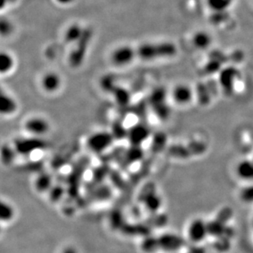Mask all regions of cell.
I'll return each instance as SVG.
<instances>
[{"instance_id":"cell-20","label":"cell","mask_w":253,"mask_h":253,"mask_svg":"<svg viewBox=\"0 0 253 253\" xmlns=\"http://www.w3.org/2000/svg\"><path fill=\"white\" fill-rule=\"evenodd\" d=\"M15 152L16 151H15L14 149L12 150V148H10L9 146H3L1 149V151H0L1 161L4 164H7V165L11 163L14 159Z\"/></svg>"},{"instance_id":"cell-3","label":"cell","mask_w":253,"mask_h":253,"mask_svg":"<svg viewBox=\"0 0 253 253\" xmlns=\"http://www.w3.org/2000/svg\"><path fill=\"white\" fill-rule=\"evenodd\" d=\"M115 140L112 132L109 131H97L91 134L88 137L86 145L88 148L94 153H101L106 151Z\"/></svg>"},{"instance_id":"cell-8","label":"cell","mask_w":253,"mask_h":253,"mask_svg":"<svg viewBox=\"0 0 253 253\" xmlns=\"http://www.w3.org/2000/svg\"><path fill=\"white\" fill-rule=\"evenodd\" d=\"M150 133L151 131L148 126L142 124H137L129 129L126 135L132 146H140L141 144L143 143L148 138Z\"/></svg>"},{"instance_id":"cell-13","label":"cell","mask_w":253,"mask_h":253,"mask_svg":"<svg viewBox=\"0 0 253 253\" xmlns=\"http://www.w3.org/2000/svg\"><path fill=\"white\" fill-rule=\"evenodd\" d=\"M237 175L243 180H253V162L250 161H241L236 168Z\"/></svg>"},{"instance_id":"cell-12","label":"cell","mask_w":253,"mask_h":253,"mask_svg":"<svg viewBox=\"0 0 253 253\" xmlns=\"http://www.w3.org/2000/svg\"><path fill=\"white\" fill-rule=\"evenodd\" d=\"M17 110V104L14 99L3 91L0 93V115H12Z\"/></svg>"},{"instance_id":"cell-5","label":"cell","mask_w":253,"mask_h":253,"mask_svg":"<svg viewBox=\"0 0 253 253\" xmlns=\"http://www.w3.org/2000/svg\"><path fill=\"white\" fill-rule=\"evenodd\" d=\"M135 58L136 49L129 45H123L113 51L111 62L118 67H125L132 63Z\"/></svg>"},{"instance_id":"cell-23","label":"cell","mask_w":253,"mask_h":253,"mask_svg":"<svg viewBox=\"0 0 253 253\" xmlns=\"http://www.w3.org/2000/svg\"><path fill=\"white\" fill-rule=\"evenodd\" d=\"M244 197H248V198H253V186H250L249 188L244 189L243 192Z\"/></svg>"},{"instance_id":"cell-24","label":"cell","mask_w":253,"mask_h":253,"mask_svg":"<svg viewBox=\"0 0 253 253\" xmlns=\"http://www.w3.org/2000/svg\"><path fill=\"white\" fill-rule=\"evenodd\" d=\"M7 4H8L7 0H0V11L4 9Z\"/></svg>"},{"instance_id":"cell-27","label":"cell","mask_w":253,"mask_h":253,"mask_svg":"<svg viewBox=\"0 0 253 253\" xmlns=\"http://www.w3.org/2000/svg\"><path fill=\"white\" fill-rule=\"evenodd\" d=\"M16 1H17V0H7L8 3H12V2H15Z\"/></svg>"},{"instance_id":"cell-14","label":"cell","mask_w":253,"mask_h":253,"mask_svg":"<svg viewBox=\"0 0 253 253\" xmlns=\"http://www.w3.org/2000/svg\"><path fill=\"white\" fill-rule=\"evenodd\" d=\"M14 59L9 53L0 51V74L9 73L14 67Z\"/></svg>"},{"instance_id":"cell-10","label":"cell","mask_w":253,"mask_h":253,"mask_svg":"<svg viewBox=\"0 0 253 253\" xmlns=\"http://www.w3.org/2000/svg\"><path fill=\"white\" fill-rule=\"evenodd\" d=\"M239 72L234 68H228L219 75V83L226 93H231L234 90V84L239 77Z\"/></svg>"},{"instance_id":"cell-7","label":"cell","mask_w":253,"mask_h":253,"mask_svg":"<svg viewBox=\"0 0 253 253\" xmlns=\"http://www.w3.org/2000/svg\"><path fill=\"white\" fill-rule=\"evenodd\" d=\"M25 129L35 136H43L50 129V125L45 119L42 117H32L25 123Z\"/></svg>"},{"instance_id":"cell-18","label":"cell","mask_w":253,"mask_h":253,"mask_svg":"<svg viewBox=\"0 0 253 253\" xmlns=\"http://www.w3.org/2000/svg\"><path fill=\"white\" fill-rule=\"evenodd\" d=\"M145 203L149 210L156 211L161 207V198L155 192H152L145 198Z\"/></svg>"},{"instance_id":"cell-6","label":"cell","mask_w":253,"mask_h":253,"mask_svg":"<svg viewBox=\"0 0 253 253\" xmlns=\"http://www.w3.org/2000/svg\"><path fill=\"white\" fill-rule=\"evenodd\" d=\"M152 108L156 115L158 117L165 118L168 117L169 115L168 105L166 103V93L162 88H159L155 90L153 93H151V98H150Z\"/></svg>"},{"instance_id":"cell-17","label":"cell","mask_w":253,"mask_h":253,"mask_svg":"<svg viewBox=\"0 0 253 253\" xmlns=\"http://www.w3.org/2000/svg\"><path fill=\"white\" fill-rule=\"evenodd\" d=\"M14 216V211L9 204L0 199V221H9Z\"/></svg>"},{"instance_id":"cell-26","label":"cell","mask_w":253,"mask_h":253,"mask_svg":"<svg viewBox=\"0 0 253 253\" xmlns=\"http://www.w3.org/2000/svg\"><path fill=\"white\" fill-rule=\"evenodd\" d=\"M63 253H77V252L75 251V249H72V248H68V249H66L64 250Z\"/></svg>"},{"instance_id":"cell-21","label":"cell","mask_w":253,"mask_h":253,"mask_svg":"<svg viewBox=\"0 0 253 253\" xmlns=\"http://www.w3.org/2000/svg\"><path fill=\"white\" fill-rule=\"evenodd\" d=\"M13 27L12 23L5 19H0V37H7L12 33Z\"/></svg>"},{"instance_id":"cell-1","label":"cell","mask_w":253,"mask_h":253,"mask_svg":"<svg viewBox=\"0 0 253 253\" xmlns=\"http://www.w3.org/2000/svg\"><path fill=\"white\" fill-rule=\"evenodd\" d=\"M177 53V48L170 42L161 43H145L136 49V55L142 60H154V59L169 58Z\"/></svg>"},{"instance_id":"cell-15","label":"cell","mask_w":253,"mask_h":253,"mask_svg":"<svg viewBox=\"0 0 253 253\" xmlns=\"http://www.w3.org/2000/svg\"><path fill=\"white\" fill-rule=\"evenodd\" d=\"M83 28L78 24H73L66 31L65 41L68 43H76L80 39L83 32Z\"/></svg>"},{"instance_id":"cell-9","label":"cell","mask_w":253,"mask_h":253,"mask_svg":"<svg viewBox=\"0 0 253 253\" xmlns=\"http://www.w3.org/2000/svg\"><path fill=\"white\" fill-rule=\"evenodd\" d=\"M42 86L44 91L54 93L60 89L62 79L58 73L50 72L44 74L42 78Z\"/></svg>"},{"instance_id":"cell-28","label":"cell","mask_w":253,"mask_h":253,"mask_svg":"<svg viewBox=\"0 0 253 253\" xmlns=\"http://www.w3.org/2000/svg\"><path fill=\"white\" fill-rule=\"evenodd\" d=\"M2 88H1V86H0V93H2Z\"/></svg>"},{"instance_id":"cell-22","label":"cell","mask_w":253,"mask_h":253,"mask_svg":"<svg viewBox=\"0 0 253 253\" xmlns=\"http://www.w3.org/2000/svg\"><path fill=\"white\" fill-rule=\"evenodd\" d=\"M53 192H54L51 193V199L52 201H54V202L60 199L63 194V191L61 188H54Z\"/></svg>"},{"instance_id":"cell-16","label":"cell","mask_w":253,"mask_h":253,"mask_svg":"<svg viewBox=\"0 0 253 253\" xmlns=\"http://www.w3.org/2000/svg\"><path fill=\"white\" fill-rule=\"evenodd\" d=\"M51 177L48 173H43L37 178L36 181V188L41 192H44L51 188Z\"/></svg>"},{"instance_id":"cell-25","label":"cell","mask_w":253,"mask_h":253,"mask_svg":"<svg viewBox=\"0 0 253 253\" xmlns=\"http://www.w3.org/2000/svg\"><path fill=\"white\" fill-rule=\"evenodd\" d=\"M57 2L61 3V4H68L73 2V0H56Z\"/></svg>"},{"instance_id":"cell-4","label":"cell","mask_w":253,"mask_h":253,"mask_svg":"<svg viewBox=\"0 0 253 253\" xmlns=\"http://www.w3.org/2000/svg\"><path fill=\"white\" fill-rule=\"evenodd\" d=\"M46 146V143L42 139H40L37 136L31 137V138L18 139L15 142V151L20 155L27 156L33 153L38 150H42Z\"/></svg>"},{"instance_id":"cell-11","label":"cell","mask_w":253,"mask_h":253,"mask_svg":"<svg viewBox=\"0 0 253 253\" xmlns=\"http://www.w3.org/2000/svg\"><path fill=\"white\" fill-rule=\"evenodd\" d=\"M172 98L178 105H188L192 99V90L186 85H176L172 91Z\"/></svg>"},{"instance_id":"cell-2","label":"cell","mask_w":253,"mask_h":253,"mask_svg":"<svg viewBox=\"0 0 253 253\" xmlns=\"http://www.w3.org/2000/svg\"><path fill=\"white\" fill-rule=\"evenodd\" d=\"M91 37H92L91 31L90 29H84L80 39L76 42L77 43L76 49L71 53L70 58H69L71 65L74 68H77L83 63V60L85 59V54L87 52Z\"/></svg>"},{"instance_id":"cell-19","label":"cell","mask_w":253,"mask_h":253,"mask_svg":"<svg viewBox=\"0 0 253 253\" xmlns=\"http://www.w3.org/2000/svg\"><path fill=\"white\" fill-rule=\"evenodd\" d=\"M115 99L116 101L119 103V105H127L130 102V94L127 90L124 88H118L115 91Z\"/></svg>"}]
</instances>
